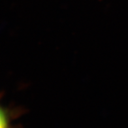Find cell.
Returning a JSON list of instances; mask_svg holds the SVG:
<instances>
[{
	"mask_svg": "<svg viewBox=\"0 0 128 128\" xmlns=\"http://www.w3.org/2000/svg\"><path fill=\"white\" fill-rule=\"evenodd\" d=\"M15 110H10L8 108H2L1 109V128H14L10 125L12 120L15 117L16 113Z\"/></svg>",
	"mask_w": 128,
	"mask_h": 128,
	"instance_id": "obj_1",
	"label": "cell"
}]
</instances>
